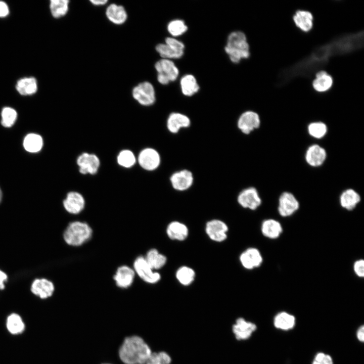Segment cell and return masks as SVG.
<instances>
[{"label":"cell","mask_w":364,"mask_h":364,"mask_svg":"<svg viewBox=\"0 0 364 364\" xmlns=\"http://www.w3.org/2000/svg\"><path fill=\"white\" fill-rule=\"evenodd\" d=\"M364 32L343 33L314 49L306 56L283 69L277 84L284 85L298 77H309L322 70L333 57L348 55L363 47Z\"/></svg>","instance_id":"cell-1"},{"label":"cell","mask_w":364,"mask_h":364,"mask_svg":"<svg viewBox=\"0 0 364 364\" xmlns=\"http://www.w3.org/2000/svg\"><path fill=\"white\" fill-rule=\"evenodd\" d=\"M152 351L141 337L132 335L126 337L118 350V355L124 364H146Z\"/></svg>","instance_id":"cell-2"},{"label":"cell","mask_w":364,"mask_h":364,"mask_svg":"<svg viewBox=\"0 0 364 364\" xmlns=\"http://www.w3.org/2000/svg\"><path fill=\"white\" fill-rule=\"evenodd\" d=\"M224 50L234 63H238L242 59H247L250 56L246 36L240 31H235L229 34Z\"/></svg>","instance_id":"cell-3"},{"label":"cell","mask_w":364,"mask_h":364,"mask_svg":"<svg viewBox=\"0 0 364 364\" xmlns=\"http://www.w3.org/2000/svg\"><path fill=\"white\" fill-rule=\"evenodd\" d=\"M93 235V230L85 222L75 221L65 229L63 238L66 243L72 246H79L87 242Z\"/></svg>","instance_id":"cell-4"},{"label":"cell","mask_w":364,"mask_h":364,"mask_svg":"<svg viewBox=\"0 0 364 364\" xmlns=\"http://www.w3.org/2000/svg\"><path fill=\"white\" fill-rule=\"evenodd\" d=\"M155 68L157 80L162 85L175 81L179 75L178 69L171 60L161 59L155 63Z\"/></svg>","instance_id":"cell-5"},{"label":"cell","mask_w":364,"mask_h":364,"mask_svg":"<svg viewBox=\"0 0 364 364\" xmlns=\"http://www.w3.org/2000/svg\"><path fill=\"white\" fill-rule=\"evenodd\" d=\"M132 95L135 100L144 106H151L156 101L154 87L148 81L142 82L134 86L132 89Z\"/></svg>","instance_id":"cell-6"},{"label":"cell","mask_w":364,"mask_h":364,"mask_svg":"<svg viewBox=\"0 0 364 364\" xmlns=\"http://www.w3.org/2000/svg\"><path fill=\"white\" fill-rule=\"evenodd\" d=\"M133 270L146 283L155 284L161 279L160 274L149 266L143 256H139L134 260Z\"/></svg>","instance_id":"cell-7"},{"label":"cell","mask_w":364,"mask_h":364,"mask_svg":"<svg viewBox=\"0 0 364 364\" xmlns=\"http://www.w3.org/2000/svg\"><path fill=\"white\" fill-rule=\"evenodd\" d=\"M138 161L140 166L148 171H153L158 168L161 163V156L154 148H146L139 154Z\"/></svg>","instance_id":"cell-8"},{"label":"cell","mask_w":364,"mask_h":364,"mask_svg":"<svg viewBox=\"0 0 364 364\" xmlns=\"http://www.w3.org/2000/svg\"><path fill=\"white\" fill-rule=\"evenodd\" d=\"M229 228L222 220L214 219L208 221L205 226V232L210 240L215 242H222L228 237Z\"/></svg>","instance_id":"cell-9"},{"label":"cell","mask_w":364,"mask_h":364,"mask_svg":"<svg viewBox=\"0 0 364 364\" xmlns=\"http://www.w3.org/2000/svg\"><path fill=\"white\" fill-rule=\"evenodd\" d=\"M170 181L174 190L183 192L192 186L194 177L190 170L184 169L173 172L170 177Z\"/></svg>","instance_id":"cell-10"},{"label":"cell","mask_w":364,"mask_h":364,"mask_svg":"<svg viewBox=\"0 0 364 364\" xmlns=\"http://www.w3.org/2000/svg\"><path fill=\"white\" fill-rule=\"evenodd\" d=\"M237 202L244 208L255 210L261 205V199L255 188L249 187L239 193Z\"/></svg>","instance_id":"cell-11"},{"label":"cell","mask_w":364,"mask_h":364,"mask_svg":"<svg viewBox=\"0 0 364 364\" xmlns=\"http://www.w3.org/2000/svg\"><path fill=\"white\" fill-rule=\"evenodd\" d=\"M237 125L238 129L243 133L248 134L259 127V116L254 111H246L240 115Z\"/></svg>","instance_id":"cell-12"},{"label":"cell","mask_w":364,"mask_h":364,"mask_svg":"<svg viewBox=\"0 0 364 364\" xmlns=\"http://www.w3.org/2000/svg\"><path fill=\"white\" fill-rule=\"evenodd\" d=\"M256 325L243 317H239L232 326V332L238 341L249 339L257 329Z\"/></svg>","instance_id":"cell-13"},{"label":"cell","mask_w":364,"mask_h":364,"mask_svg":"<svg viewBox=\"0 0 364 364\" xmlns=\"http://www.w3.org/2000/svg\"><path fill=\"white\" fill-rule=\"evenodd\" d=\"M76 162L80 173L83 174H96L100 165V159L96 155L86 152L80 154Z\"/></svg>","instance_id":"cell-14"},{"label":"cell","mask_w":364,"mask_h":364,"mask_svg":"<svg viewBox=\"0 0 364 364\" xmlns=\"http://www.w3.org/2000/svg\"><path fill=\"white\" fill-rule=\"evenodd\" d=\"M299 207V203L295 197L291 193L284 192L279 200L278 212L283 217H288L293 214Z\"/></svg>","instance_id":"cell-15"},{"label":"cell","mask_w":364,"mask_h":364,"mask_svg":"<svg viewBox=\"0 0 364 364\" xmlns=\"http://www.w3.org/2000/svg\"><path fill=\"white\" fill-rule=\"evenodd\" d=\"M239 260L244 268L251 270L261 265L263 258L259 250L254 247H250L240 254Z\"/></svg>","instance_id":"cell-16"},{"label":"cell","mask_w":364,"mask_h":364,"mask_svg":"<svg viewBox=\"0 0 364 364\" xmlns=\"http://www.w3.org/2000/svg\"><path fill=\"white\" fill-rule=\"evenodd\" d=\"M191 121L186 115L179 112L170 113L166 121V127L171 133H177L181 129L190 126Z\"/></svg>","instance_id":"cell-17"},{"label":"cell","mask_w":364,"mask_h":364,"mask_svg":"<svg viewBox=\"0 0 364 364\" xmlns=\"http://www.w3.org/2000/svg\"><path fill=\"white\" fill-rule=\"evenodd\" d=\"M85 203L84 198L80 193L72 191L67 194L63 201V206L68 212L77 214L83 210Z\"/></svg>","instance_id":"cell-18"},{"label":"cell","mask_w":364,"mask_h":364,"mask_svg":"<svg viewBox=\"0 0 364 364\" xmlns=\"http://www.w3.org/2000/svg\"><path fill=\"white\" fill-rule=\"evenodd\" d=\"M134 277L133 269L127 265H122L117 268L113 279L118 287L125 289L132 284Z\"/></svg>","instance_id":"cell-19"},{"label":"cell","mask_w":364,"mask_h":364,"mask_svg":"<svg viewBox=\"0 0 364 364\" xmlns=\"http://www.w3.org/2000/svg\"><path fill=\"white\" fill-rule=\"evenodd\" d=\"M293 20L296 27L302 32H308L313 27V15L308 11H296L293 16Z\"/></svg>","instance_id":"cell-20"},{"label":"cell","mask_w":364,"mask_h":364,"mask_svg":"<svg viewBox=\"0 0 364 364\" xmlns=\"http://www.w3.org/2000/svg\"><path fill=\"white\" fill-rule=\"evenodd\" d=\"M325 150L318 145L310 146L306 151L305 159L307 163L311 166L316 167L323 164L326 159Z\"/></svg>","instance_id":"cell-21"},{"label":"cell","mask_w":364,"mask_h":364,"mask_svg":"<svg viewBox=\"0 0 364 364\" xmlns=\"http://www.w3.org/2000/svg\"><path fill=\"white\" fill-rule=\"evenodd\" d=\"M166 232L168 238L174 241H183L189 235L187 226L178 221L170 222L166 228Z\"/></svg>","instance_id":"cell-22"},{"label":"cell","mask_w":364,"mask_h":364,"mask_svg":"<svg viewBox=\"0 0 364 364\" xmlns=\"http://www.w3.org/2000/svg\"><path fill=\"white\" fill-rule=\"evenodd\" d=\"M31 291L40 298L46 299L53 295L54 286L52 282L47 279H36L31 285Z\"/></svg>","instance_id":"cell-23"},{"label":"cell","mask_w":364,"mask_h":364,"mask_svg":"<svg viewBox=\"0 0 364 364\" xmlns=\"http://www.w3.org/2000/svg\"><path fill=\"white\" fill-rule=\"evenodd\" d=\"M333 84L332 76L327 71L321 70L315 74L312 85L313 88L318 93H324L330 90Z\"/></svg>","instance_id":"cell-24"},{"label":"cell","mask_w":364,"mask_h":364,"mask_svg":"<svg viewBox=\"0 0 364 364\" xmlns=\"http://www.w3.org/2000/svg\"><path fill=\"white\" fill-rule=\"evenodd\" d=\"M106 15L111 22L116 25L124 23L127 18L125 8L122 6L116 4H111L107 7Z\"/></svg>","instance_id":"cell-25"},{"label":"cell","mask_w":364,"mask_h":364,"mask_svg":"<svg viewBox=\"0 0 364 364\" xmlns=\"http://www.w3.org/2000/svg\"><path fill=\"white\" fill-rule=\"evenodd\" d=\"M273 324L275 327L283 331H289L294 328L296 318L294 315L286 311L278 312L274 317Z\"/></svg>","instance_id":"cell-26"},{"label":"cell","mask_w":364,"mask_h":364,"mask_svg":"<svg viewBox=\"0 0 364 364\" xmlns=\"http://www.w3.org/2000/svg\"><path fill=\"white\" fill-rule=\"evenodd\" d=\"M261 231L264 237L270 239H276L281 235L283 228L280 222L270 218L262 222Z\"/></svg>","instance_id":"cell-27"},{"label":"cell","mask_w":364,"mask_h":364,"mask_svg":"<svg viewBox=\"0 0 364 364\" xmlns=\"http://www.w3.org/2000/svg\"><path fill=\"white\" fill-rule=\"evenodd\" d=\"M37 82L33 77H26L18 80L16 84V89L21 95L30 96L36 93Z\"/></svg>","instance_id":"cell-28"},{"label":"cell","mask_w":364,"mask_h":364,"mask_svg":"<svg viewBox=\"0 0 364 364\" xmlns=\"http://www.w3.org/2000/svg\"><path fill=\"white\" fill-rule=\"evenodd\" d=\"M180 86L183 94L191 97L199 90V85L195 77L190 74L184 75L180 80Z\"/></svg>","instance_id":"cell-29"},{"label":"cell","mask_w":364,"mask_h":364,"mask_svg":"<svg viewBox=\"0 0 364 364\" xmlns=\"http://www.w3.org/2000/svg\"><path fill=\"white\" fill-rule=\"evenodd\" d=\"M360 201L359 195L353 189L344 191L340 197L341 206L347 210L354 209Z\"/></svg>","instance_id":"cell-30"},{"label":"cell","mask_w":364,"mask_h":364,"mask_svg":"<svg viewBox=\"0 0 364 364\" xmlns=\"http://www.w3.org/2000/svg\"><path fill=\"white\" fill-rule=\"evenodd\" d=\"M144 257L148 264L154 270L162 268L167 262L166 257L155 248L149 250Z\"/></svg>","instance_id":"cell-31"},{"label":"cell","mask_w":364,"mask_h":364,"mask_svg":"<svg viewBox=\"0 0 364 364\" xmlns=\"http://www.w3.org/2000/svg\"><path fill=\"white\" fill-rule=\"evenodd\" d=\"M6 327L9 332L12 335L20 334L25 329L22 318L16 313H12L8 315L6 320Z\"/></svg>","instance_id":"cell-32"},{"label":"cell","mask_w":364,"mask_h":364,"mask_svg":"<svg viewBox=\"0 0 364 364\" xmlns=\"http://www.w3.org/2000/svg\"><path fill=\"white\" fill-rule=\"evenodd\" d=\"M195 272L191 267L182 266L176 271L175 277L178 282L184 286L190 285L194 281Z\"/></svg>","instance_id":"cell-33"},{"label":"cell","mask_w":364,"mask_h":364,"mask_svg":"<svg viewBox=\"0 0 364 364\" xmlns=\"http://www.w3.org/2000/svg\"><path fill=\"white\" fill-rule=\"evenodd\" d=\"M42 144L41 137L35 133L27 134L23 141L24 148L27 151L31 153H35L40 151Z\"/></svg>","instance_id":"cell-34"},{"label":"cell","mask_w":364,"mask_h":364,"mask_svg":"<svg viewBox=\"0 0 364 364\" xmlns=\"http://www.w3.org/2000/svg\"><path fill=\"white\" fill-rule=\"evenodd\" d=\"M69 1L68 0H51L50 9L52 16L59 18L64 16L69 10Z\"/></svg>","instance_id":"cell-35"},{"label":"cell","mask_w":364,"mask_h":364,"mask_svg":"<svg viewBox=\"0 0 364 364\" xmlns=\"http://www.w3.org/2000/svg\"><path fill=\"white\" fill-rule=\"evenodd\" d=\"M155 49L162 59L168 60L179 59L182 57L184 54V52L175 50L165 43L158 44Z\"/></svg>","instance_id":"cell-36"},{"label":"cell","mask_w":364,"mask_h":364,"mask_svg":"<svg viewBox=\"0 0 364 364\" xmlns=\"http://www.w3.org/2000/svg\"><path fill=\"white\" fill-rule=\"evenodd\" d=\"M117 161L120 166L129 168L135 164L136 159L131 151L123 150L119 153L117 157Z\"/></svg>","instance_id":"cell-37"},{"label":"cell","mask_w":364,"mask_h":364,"mask_svg":"<svg viewBox=\"0 0 364 364\" xmlns=\"http://www.w3.org/2000/svg\"><path fill=\"white\" fill-rule=\"evenodd\" d=\"M167 28L169 34L173 37L183 35L188 29L185 21L178 19L170 21Z\"/></svg>","instance_id":"cell-38"},{"label":"cell","mask_w":364,"mask_h":364,"mask_svg":"<svg viewBox=\"0 0 364 364\" xmlns=\"http://www.w3.org/2000/svg\"><path fill=\"white\" fill-rule=\"evenodd\" d=\"M172 358L166 352H152L146 364H171Z\"/></svg>","instance_id":"cell-39"},{"label":"cell","mask_w":364,"mask_h":364,"mask_svg":"<svg viewBox=\"0 0 364 364\" xmlns=\"http://www.w3.org/2000/svg\"><path fill=\"white\" fill-rule=\"evenodd\" d=\"M2 124L6 127L12 126L16 120L17 113L12 108L6 107L2 111Z\"/></svg>","instance_id":"cell-40"},{"label":"cell","mask_w":364,"mask_h":364,"mask_svg":"<svg viewBox=\"0 0 364 364\" xmlns=\"http://www.w3.org/2000/svg\"><path fill=\"white\" fill-rule=\"evenodd\" d=\"M308 131L311 136L316 139H321L326 134L327 127L322 122H314L309 124Z\"/></svg>","instance_id":"cell-41"},{"label":"cell","mask_w":364,"mask_h":364,"mask_svg":"<svg viewBox=\"0 0 364 364\" xmlns=\"http://www.w3.org/2000/svg\"><path fill=\"white\" fill-rule=\"evenodd\" d=\"M332 356L323 352H317L314 356L311 364H333Z\"/></svg>","instance_id":"cell-42"},{"label":"cell","mask_w":364,"mask_h":364,"mask_svg":"<svg viewBox=\"0 0 364 364\" xmlns=\"http://www.w3.org/2000/svg\"><path fill=\"white\" fill-rule=\"evenodd\" d=\"M165 43L177 51L184 52L185 47L184 43L173 37H166Z\"/></svg>","instance_id":"cell-43"},{"label":"cell","mask_w":364,"mask_h":364,"mask_svg":"<svg viewBox=\"0 0 364 364\" xmlns=\"http://www.w3.org/2000/svg\"><path fill=\"white\" fill-rule=\"evenodd\" d=\"M353 270L355 275L359 277L364 276V261L363 259L356 260L353 264Z\"/></svg>","instance_id":"cell-44"},{"label":"cell","mask_w":364,"mask_h":364,"mask_svg":"<svg viewBox=\"0 0 364 364\" xmlns=\"http://www.w3.org/2000/svg\"><path fill=\"white\" fill-rule=\"evenodd\" d=\"M9 12L8 5L5 2L0 1V18L7 17Z\"/></svg>","instance_id":"cell-45"},{"label":"cell","mask_w":364,"mask_h":364,"mask_svg":"<svg viewBox=\"0 0 364 364\" xmlns=\"http://www.w3.org/2000/svg\"><path fill=\"white\" fill-rule=\"evenodd\" d=\"M356 336L357 340L363 342L364 341V326L363 325L360 326L357 330L356 333Z\"/></svg>","instance_id":"cell-46"},{"label":"cell","mask_w":364,"mask_h":364,"mask_svg":"<svg viewBox=\"0 0 364 364\" xmlns=\"http://www.w3.org/2000/svg\"><path fill=\"white\" fill-rule=\"evenodd\" d=\"M7 275L0 270V290H3L5 288V282L7 281Z\"/></svg>","instance_id":"cell-47"},{"label":"cell","mask_w":364,"mask_h":364,"mask_svg":"<svg viewBox=\"0 0 364 364\" xmlns=\"http://www.w3.org/2000/svg\"><path fill=\"white\" fill-rule=\"evenodd\" d=\"M107 0H91L90 2L95 6H100L105 5L108 3Z\"/></svg>","instance_id":"cell-48"},{"label":"cell","mask_w":364,"mask_h":364,"mask_svg":"<svg viewBox=\"0 0 364 364\" xmlns=\"http://www.w3.org/2000/svg\"><path fill=\"white\" fill-rule=\"evenodd\" d=\"M2 198V191L0 188V203L1 202Z\"/></svg>","instance_id":"cell-49"},{"label":"cell","mask_w":364,"mask_h":364,"mask_svg":"<svg viewBox=\"0 0 364 364\" xmlns=\"http://www.w3.org/2000/svg\"><path fill=\"white\" fill-rule=\"evenodd\" d=\"M104 364H111V363H104Z\"/></svg>","instance_id":"cell-50"}]
</instances>
